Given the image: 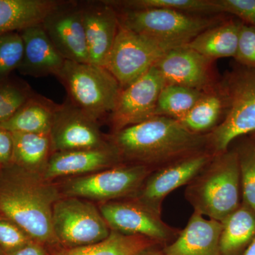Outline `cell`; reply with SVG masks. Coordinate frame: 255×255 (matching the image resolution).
I'll list each match as a JSON object with an SVG mask.
<instances>
[{
	"label": "cell",
	"instance_id": "13",
	"mask_svg": "<svg viewBox=\"0 0 255 255\" xmlns=\"http://www.w3.org/2000/svg\"><path fill=\"white\" fill-rule=\"evenodd\" d=\"M99 124L67 99L60 105L50 130L52 153L110 145L107 137L100 131Z\"/></svg>",
	"mask_w": 255,
	"mask_h": 255
},
{
	"label": "cell",
	"instance_id": "36",
	"mask_svg": "<svg viewBox=\"0 0 255 255\" xmlns=\"http://www.w3.org/2000/svg\"><path fill=\"white\" fill-rule=\"evenodd\" d=\"M7 255H50L46 247L36 242H31L29 244L16 250Z\"/></svg>",
	"mask_w": 255,
	"mask_h": 255
},
{
	"label": "cell",
	"instance_id": "6",
	"mask_svg": "<svg viewBox=\"0 0 255 255\" xmlns=\"http://www.w3.org/2000/svg\"><path fill=\"white\" fill-rule=\"evenodd\" d=\"M56 78L68 100L98 123L110 117L122 90L105 67L91 63L66 60Z\"/></svg>",
	"mask_w": 255,
	"mask_h": 255
},
{
	"label": "cell",
	"instance_id": "29",
	"mask_svg": "<svg viewBox=\"0 0 255 255\" xmlns=\"http://www.w3.org/2000/svg\"><path fill=\"white\" fill-rule=\"evenodd\" d=\"M243 202L255 211V140L250 137L236 146Z\"/></svg>",
	"mask_w": 255,
	"mask_h": 255
},
{
	"label": "cell",
	"instance_id": "10",
	"mask_svg": "<svg viewBox=\"0 0 255 255\" xmlns=\"http://www.w3.org/2000/svg\"><path fill=\"white\" fill-rule=\"evenodd\" d=\"M214 156L211 151H203L155 169L132 199L160 215L162 201L167 196L194 180Z\"/></svg>",
	"mask_w": 255,
	"mask_h": 255
},
{
	"label": "cell",
	"instance_id": "16",
	"mask_svg": "<svg viewBox=\"0 0 255 255\" xmlns=\"http://www.w3.org/2000/svg\"><path fill=\"white\" fill-rule=\"evenodd\" d=\"M121 164L122 158L111 144L100 148L56 152L50 155L41 177L50 182L58 178L86 175Z\"/></svg>",
	"mask_w": 255,
	"mask_h": 255
},
{
	"label": "cell",
	"instance_id": "38",
	"mask_svg": "<svg viewBox=\"0 0 255 255\" xmlns=\"http://www.w3.org/2000/svg\"><path fill=\"white\" fill-rule=\"evenodd\" d=\"M244 255H255V237L251 242Z\"/></svg>",
	"mask_w": 255,
	"mask_h": 255
},
{
	"label": "cell",
	"instance_id": "17",
	"mask_svg": "<svg viewBox=\"0 0 255 255\" xmlns=\"http://www.w3.org/2000/svg\"><path fill=\"white\" fill-rule=\"evenodd\" d=\"M211 60L187 45L169 50L155 65L167 85L204 92L212 80Z\"/></svg>",
	"mask_w": 255,
	"mask_h": 255
},
{
	"label": "cell",
	"instance_id": "25",
	"mask_svg": "<svg viewBox=\"0 0 255 255\" xmlns=\"http://www.w3.org/2000/svg\"><path fill=\"white\" fill-rule=\"evenodd\" d=\"M155 244V242L142 236L112 231L108 237L99 243L70 249L60 248L50 255H135Z\"/></svg>",
	"mask_w": 255,
	"mask_h": 255
},
{
	"label": "cell",
	"instance_id": "15",
	"mask_svg": "<svg viewBox=\"0 0 255 255\" xmlns=\"http://www.w3.org/2000/svg\"><path fill=\"white\" fill-rule=\"evenodd\" d=\"M81 5L90 63L105 67L119 31L118 13L107 0Z\"/></svg>",
	"mask_w": 255,
	"mask_h": 255
},
{
	"label": "cell",
	"instance_id": "30",
	"mask_svg": "<svg viewBox=\"0 0 255 255\" xmlns=\"http://www.w3.org/2000/svg\"><path fill=\"white\" fill-rule=\"evenodd\" d=\"M34 95L28 85L6 80L0 83V124L11 119Z\"/></svg>",
	"mask_w": 255,
	"mask_h": 255
},
{
	"label": "cell",
	"instance_id": "9",
	"mask_svg": "<svg viewBox=\"0 0 255 255\" xmlns=\"http://www.w3.org/2000/svg\"><path fill=\"white\" fill-rule=\"evenodd\" d=\"M169 48L121 26L105 68L125 88L155 66Z\"/></svg>",
	"mask_w": 255,
	"mask_h": 255
},
{
	"label": "cell",
	"instance_id": "31",
	"mask_svg": "<svg viewBox=\"0 0 255 255\" xmlns=\"http://www.w3.org/2000/svg\"><path fill=\"white\" fill-rule=\"evenodd\" d=\"M23 56V41L19 31L0 36V83L18 69Z\"/></svg>",
	"mask_w": 255,
	"mask_h": 255
},
{
	"label": "cell",
	"instance_id": "2",
	"mask_svg": "<svg viewBox=\"0 0 255 255\" xmlns=\"http://www.w3.org/2000/svg\"><path fill=\"white\" fill-rule=\"evenodd\" d=\"M0 214L24 230L36 243L50 248H60L53 228V209L61 198L59 189L41 176L16 166L1 169Z\"/></svg>",
	"mask_w": 255,
	"mask_h": 255
},
{
	"label": "cell",
	"instance_id": "21",
	"mask_svg": "<svg viewBox=\"0 0 255 255\" xmlns=\"http://www.w3.org/2000/svg\"><path fill=\"white\" fill-rule=\"evenodd\" d=\"M60 105L34 93L26 104L6 122L0 124L11 132L50 134Z\"/></svg>",
	"mask_w": 255,
	"mask_h": 255
},
{
	"label": "cell",
	"instance_id": "5",
	"mask_svg": "<svg viewBox=\"0 0 255 255\" xmlns=\"http://www.w3.org/2000/svg\"><path fill=\"white\" fill-rule=\"evenodd\" d=\"M116 9V8H115ZM117 9L121 26L172 50L186 46L220 18L163 9Z\"/></svg>",
	"mask_w": 255,
	"mask_h": 255
},
{
	"label": "cell",
	"instance_id": "4",
	"mask_svg": "<svg viewBox=\"0 0 255 255\" xmlns=\"http://www.w3.org/2000/svg\"><path fill=\"white\" fill-rule=\"evenodd\" d=\"M226 102L222 122L208 134L214 155L228 150L235 140L255 132V69L236 63L219 87Z\"/></svg>",
	"mask_w": 255,
	"mask_h": 255
},
{
	"label": "cell",
	"instance_id": "32",
	"mask_svg": "<svg viewBox=\"0 0 255 255\" xmlns=\"http://www.w3.org/2000/svg\"><path fill=\"white\" fill-rule=\"evenodd\" d=\"M34 242L12 220L0 214V250L5 255Z\"/></svg>",
	"mask_w": 255,
	"mask_h": 255
},
{
	"label": "cell",
	"instance_id": "28",
	"mask_svg": "<svg viewBox=\"0 0 255 255\" xmlns=\"http://www.w3.org/2000/svg\"><path fill=\"white\" fill-rule=\"evenodd\" d=\"M205 93L189 87L166 85L159 96L155 117L179 120L191 110Z\"/></svg>",
	"mask_w": 255,
	"mask_h": 255
},
{
	"label": "cell",
	"instance_id": "14",
	"mask_svg": "<svg viewBox=\"0 0 255 255\" xmlns=\"http://www.w3.org/2000/svg\"><path fill=\"white\" fill-rule=\"evenodd\" d=\"M99 209L110 229L123 234L142 236L158 243L170 239L178 232L163 222L160 215L133 199L103 202Z\"/></svg>",
	"mask_w": 255,
	"mask_h": 255
},
{
	"label": "cell",
	"instance_id": "35",
	"mask_svg": "<svg viewBox=\"0 0 255 255\" xmlns=\"http://www.w3.org/2000/svg\"><path fill=\"white\" fill-rule=\"evenodd\" d=\"M14 140L12 132L0 127V169L12 164Z\"/></svg>",
	"mask_w": 255,
	"mask_h": 255
},
{
	"label": "cell",
	"instance_id": "18",
	"mask_svg": "<svg viewBox=\"0 0 255 255\" xmlns=\"http://www.w3.org/2000/svg\"><path fill=\"white\" fill-rule=\"evenodd\" d=\"M23 41V56L17 70L33 78L56 77L66 60L55 48L41 23L19 31Z\"/></svg>",
	"mask_w": 255,
	"mask_h": 255
},
{
	"label": "cell",
	"instance_id": "23",
	"mask_svg": "<svg viewBox=\"0 0 255 255\" xmlns=\"http://www.w3.org/2000/svg\"><path fill=\"white\" fill-rule=\"evenodd\" d=\"M12 135L13 165L41 176L52 155L50 134L12 132Z\"/></svg>",
	"mask_w": 255,
	"mask_h": 255
},
{
	"label": "cell",
	"instance_id": "1",
	"mask_svg": "<svg viewBox=\"0 0 255 255\" xmlns=\"http://www.w3.org/2000/svg\"><path fill=\"white\" fill-rule=\"evenodd\" d=\"M108 141L122 162L152 170L183 157L209 150L208 134L191 132L177 119L155 117L113 132Z\"/></svg>",
	"mask_w": 255,
	"mask_h": 255
},
{
	"label": "cell",
	"instance_id": "20",
	"mask_svg": "<svg viewBox=\"0 0 255 255\" xmlns=\"http://www.w3.org/2000/svg\"><path fill=\"white\" fill-rule=\"evenodd\" d=\"M241 23V20L235 16L222 21L201 32L187 46L211 61L221 58H235Z\"/></svg>",
	"mask_w": 255,
	"mask_h": 255
},
{
	"label": "cell",
	"instance_id": "19",
	"mask_svg": "<svg viewBox=\"0 0 255 255\" xmlns=\"http://www.w3.org/2000/svg\"><path fill=\"white\" fill-rule=\"evenodd\" d=\"M222 229V223L206 219L194 211L187 226L163 253L166 255H223L220 250Z\"/></svg>",
	"mask_w": 255,
	"mask_h": 255
},
{
	"label": "cell",
	"instance_id": "7",
	"mask_svg": "<svg viewBox=\"0 0 255 255\" xmlns=\"http://www.w3.org/2000/svg\"><path fill=\"white\" fill-rule=\"evenodd\" d=\"M53 228L60 248L65 249L99 243L112 231L95 204L81 198L65 196L53 206Z\"/></svg>",
	"mask_w": 255,
	"mask_h": 255
},
{
	"label": "cell",
	"instance_id": "40",
	"mask_svg": "<svg viewBox=\"0 0 255 255\" xmlns=\"http://www.w3.org/2000/svg\"><path fill=\"white\" fill-rule=\"evenodd\" d=\"M0 255H5L4 253H3V252L1 251V250H0Z\"/></svg>",
	"mask_w": 255,
	"mask_h": 255
},
{
	"label": "cell",
	"instance_id": "34",
	"mask_svg": "<svg viewBox=\"0 0 255 255\" xmlns=\"http://www.w3.org/2000/svg\"><path fill=\"white\" fill-rule=\"evenodd\" d=\"M220 13L233 15L255 28V0H216Z\"/></svg>",
	"mask_w": 255,
	"mask_h": 255
},
{
	"label": "cell",
	"instance_id": "39",
	"mask_svg": "<svg viewBox=\"0 0 255 255\" xmlns=\"http://www.w3.org/2000/svg\"><path fill=\"white\" fill-rule=\"evenodd\" d=\"M251 137L252 138L254 139L255 140V132H254V133L251 134Z\"/></svg>",
	"mask_w": 255,
	"mask_h": 255
},
{
	"label": "cell",
	"instance_id": "37",
	"mask_svg": "<svg viewBox=\"0 0 255 255\" xmlns=\"http://www.w3.org/2000/svg\"><path fill=\"white\" fill-rule=\"evenodd\" d=\"M135 255H166L163 252H159L152 249V247L140 251Z\"/></svg>",
	"mask_w": 255,
	"mask_h": 255
},
{
	"label": "cell",
	"instance_id": "12",
	"mask_svg": "<svg viewBox=\"0 0 255 255\" xmlns=\"http://www.w3.org/2000/svg\"><path fill=\"white\" fill-rule=\"evenodd\" d=\"M55 48L66 60L90 63L80 1H60L41 23Z\"/></svg>",
	"mask_w": 255,
	"mask_h": 255
},
{
	"label": "cell",
	"instance_id": "24",
	"mask_svg": "<svg viewBox=\"0 0 255 255\" xmlns=\"http://www.w3.org/2000/svg\"><path fill=\"white\" fill-rule=\"evenodd\" d=\"M220 250L223 255H234L255 237V211L241 203L222 222Z\"/></svg>",
	"mask_w": 255,
	"mask_h": 255
},
{
	"label": "cell",
	"instance_id": "26",
	"mask_svg": "<svg viewBox=\"0 0 255 255\" xmlns=\"http://www.w3.org/2000/svg\"><path fill=\"white\" fill-rule=\"evenodd\" d=\"M225 114L226 102L219 90L217 94H204L191 110L178 121L191 132L204 134L214 130L216 124L219 125L221 116L224 117Z\"/></svg>",
	"mask_w": 255,
	"mask_h": 255
},
{
	"label": "cell",
	"instance_id": "3",
	"mask_svg": "<svg viewBox=\"0 0 255 255\" xmlns=\"http://www.w3.org/2000/svg\"><path fill=\"white\" fill-rule=\"evenodd\" d=\"M241 189L237 152L228 149L188 184L185 196L196 212L222 223L241 205Z\"/></svg>",
	"mask_w": 255,
	"mask_h": 255
},
{
	"label": "cell",
	"instance_id": "8",
	"mask_svg": "<svg viewBox=\"0 0 255 255\" xmlns=\"http://www.w3.org/2000/svg\"><path fill=\"white\" fill-rule=\"evenodd\" d=\"M152 169L141 164L123 163L74 177L64 183L60 192L65 197L112 201L133 197Z\"/></svg>",
	"mask_w": 255,
	"mask_h": 255
},
{
	"label": "cell",
	"instance_id": "11",
	"mask_svg": "<svg viewBox=\"0 0 255 255\" xmlns=\"http://www.w3.org/2000/svg\"><path fill=\"white\" fill-rule=\"evenodd\" d=\"M166 85L162 75L154 66L122 89L109 117L113 132L155 117L159 96Z\"/></svg>",
	"mask_w": 255,
	"mask_h": 255
},
{
	"label": "cell",
	"instance_id": "22",
	"mask_svg": "<svg viewBox=\"0 0 255 255\" xmlns=\"http://www.w3.org/2000/svg\"><path fill=\"white\" fill-rule=\"evenodd\" d=\"M58 0H0V36L43 22Z\"/></svg>",
	"mask_w": 255,
	"mask_h": 255
},
{
	"label": "cell",
	"instance_id": "27",
	"mask_svg": "<svg viewBox=\"0 0 255 255\" xmlns=\"http://www.w3.org/2000/svg\"><path fill=\"white\" fill-rule=\"evenodd\" d=\"M107 2L118 9H163L201 16L220 13L216 0H108Z\"/></svg>",
	"mask_w": 255,
	"mask_h": 255
},
{
	"label": "cell",
	"instance_id": "33",
	"mask_svg": "<svg viewBox=\"0 0 255 255\" xmlns=\"http://www.w3.org/2000/svg\"><path fill=\"white\" fill-rule=\"evenodd\" d=\"M234 59L241 66L255 69V28L243 21Z\"/></svg>",
	"mask_w": 255,
	"mask_h": 255
}]
</instances>
